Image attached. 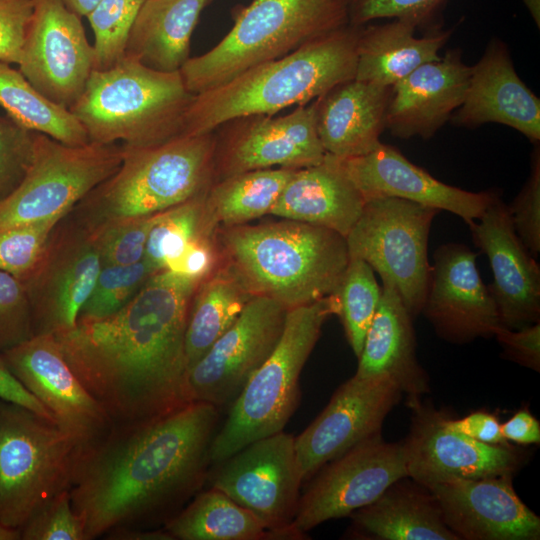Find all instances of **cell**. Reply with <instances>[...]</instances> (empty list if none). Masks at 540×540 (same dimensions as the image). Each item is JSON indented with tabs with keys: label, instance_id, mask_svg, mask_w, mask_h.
<instances>
[{
	"label": "cell",
	"instance_id": "26",
	"mask_svg": "<svg viewBox=\"0 0 540 540\" xmlns=\"http://www.w3.org/2000/svg\"><path fill=\"white\" fill-rule=\"evenodd\" d=\"M470 74L456 49L417 67L391 87L386 128L403 139L431 138L463 103Z\"/></svg>",
	"mask_w": 540,
	"mask_h": 540
},
{
	"label": "cell",
	"instance_id": "8",
	"mask_svg": "<svg viewBox=\"0 0 540 540\" xmlns=\"http://www.w3.org/2000/svg\"><path fill=\"white\" fill-rule=\"evenodd\" d=\"M338 310L335 294L288 309L277 345L231 404L223 426L213 437L211 464L256 440L284 431L298 405L302 369L323 324Z\"/></svg>",
	"mask_w": 540,
	"mask_h": 540
},
{
	"label": "cell",
	"instance_id": "17",
	"mask_svg": "<svg viewBox=\"0 0 540 540\" xmlns=\"http://www.w3.org/2000/svg\"><path fill=\"white\" fill-rule=\"evenodd\" d=\"M411 424L403 444L408 477L425 487L455 479L514 474L523 463L520 451L489 445L452 430L449 415L422 399L407 404Z\"/></svg>",
	"mask_w": 540,
	"mask_h": 540
},
{
	"label": "cell",
	"instance_id": "40",
	"mask_svg": "<svg viewBox=\"0 0 540 540\" xmlns=\"http://www.w3.org/2000/svg\"><path fill=\"white\" fill-rule=\"evenodd\" d=\"M154 273L143 259L133 264L102 266L77 321L97 320L117 312Z\"/></svg>",
	"mask_w": 540,
	"mask_h": 540
},
{
	"label": "cell",
	"instance_id": "7",
	"mask_svg": "<svg viewBox=\"0 0 540 540\" xmlns=\"http://www.w3.org/2000/svg\"><path fill=\"white\" fill-rule=\"evenodd\" d=\"M349 23L347 0H253L227 35L180 69L189 92L219 86Z\"/></svg>",
	"mask_w": 540,
	"mask_h": 540
},
{
	"label": "cell",
	"instance_id": "56",
	"mask_svg": "<svg viewBox=\"0 0 540 540\" xmlns=\"http://www.w3.org/2000/svg\"><path fill=\"white\" fill-rule=\"evenodd\" d=\"M537 27H540V0H522Z\"/></svg>",
	"mask_w": 540,
	"mask_h": 540
},
{
	"label": "cell",
	"instance_id": "52",
	"mask_svg": "<svg viewBox=\"0 0 540 540\" xmlns=\"http://www.w3.org/2000/svg\"><path fill=\"white\" fill-rule=\"evenodd\" d=\"M501 433L506 441L529 445L540 442V423L527 409L517 411L501 424Z\"/></svg>",
	"mask_w": 540,
	"mask_h": 540
},
{
	"label": "cell",
	"instance_id": "25",
	"mask_svg": "<svg viewBox=\"0 0 540 540\" xmlns=\"http://www.w3.org/2000/svg\"><path fill=\"white\" fill-rule=\"evenodd\" d=\"M456 126L499 123L540 140V100L518 76L507 46L493 38L471 66L465 99L452 114Z\"/></svg>",
	"mask_w": 540,
	"mask_h": 540
},
{
	"label": "cell",
	"instance_id": "50",
	"mask_svg": "<svg viewBox=\"0 0 540 540\" xmlns=\"http://www.w3.org/2000/svg\"><path fill=\"white\" fill-rule=\"evenodd\" d=\"M447 424L452 430L484 444H509L502 436L498 418L485 411H475L460 419L449 417Z\"/></svg>",
	"mask_w": 540,
	"mask_h": 540
},
{
	"label": "cell",
	"instance_id": "36",
	"mask_svg": "<svg viewBox=\"0 0 540 540\" xmlns=\"http://www.w3.org/2000/svg\"><path fill=\"white\" fill-rule=\"evenodd\" d=\"M0 105L10 118L33 132L70 146L90 142L85 128L69 109L49 100L19 70L1 61Z\"/></svg>",
	"mask_w": 540,
	"mask_h": 540
},
{
	"label": "cell",
	"instance_id": "31",
	"mask_svg": "<svg viewBox=\"0 0 540 540\" xmlns=\"http://www.w3.org/2000/svg\"><path fill=\"white\" fill-rule=\"evenodd\" d=\"M417 25L406 19L361 26L355 79L392 87L422 64L441 59L439 51L451 30L416 37Z\"/></svg>",
	"mask_w": 540,
	"mask_h": 540
},
{
	"label": "cell",
	"instance_id": "35",
	"mask_svg": "<svg viewBox=\"0 0 540 540\" xmlns=\"http://www.w3.org/2000/svg\"><path fill=\"white\" fill-rule=\"evenodd\" d=\"M163 529L174 540L277 539L256 515L213 487L197 493Z\"/></svg>",
	"mask_w": 540,
	"mask_h": 540
},
{
	"label": "cell",
	"instance_id": "11",
	"mask_svg": "<svg viewBox=\"0 0 540 540\" xmlns=\"http://www.w3.org/2000/svg\"><path fill=\"white\" fill-rule=\"evenodd\" d=\"M122 144H63L35 133L32 163L20 185L0 202V232L65 216L119 168Z\"/></svg>",
	"mask_w": 540,
	"mask_h": 540
},
{
	"label": "cell",
	"instance_id": "48",
	"mask_svg": "<svg viewBox=\"0 0 540 540\" xmlns=\"http://www.w3.org/2000/svg\"><path fill=\"white\" fill-rule=\"evenodd\" d=\"M34 0H0V61L19 64Z\"/></svg>",
	"mask_w": 540,
	"mask_h": 540
},
{
	"label": "cell",
	"instance_id": "45",
	"mask_svg": "<svg viewBox=\"0 0 540 540\" xmlns=\"http://www.w3.org/2000/svg\"><path fill=\"white\" fill-rule=\"evenodd\" d=\"M34 335L31 306L23 283L0 270V353Z\"/></svg>",
	"mask_w": 540,
	"mask_h": 540
},
{
	"label": "cell",
	"instance_id": "21",
	"mask_svg": "<svg viewBox=\"0 0 540 540\" xmlns=\"http://www.w3.org/2000/svg\"><path fill=\"white\" fill-rule=\"evenodd\" d=\"M13 376L45 406L56 422L83 444L112 421L65 359L52 334H36L0 353Z\"/></svg>",
	"mask_w": 540,
	"mask_h": 540
},
{
	"label": "cell",
	"instance_id": "13",
	"mask_svg": "<svg viewBox=\"0 0 540 540\" xmlns=\"http://www.w3.org/2000/svg\"><path fill=\"white\" fill-rule=\"evenodd\" d=\"M404 477L408 473L403 444L387 442L378 433L317 471L300 496L291 528L304 538L321 523L371 504Z\"/></svg>",
	"mask_w": 540,
	"mask_h": 540
},
{
	"label": "cell",
	"instance_id": "54",
	"mask_svg": "<svg viewBox=\"0 0 540 540\" xmlns=\"http://www.w3.org/2000/svg\"><path fill=\"white\" fill-rule=\"evenodd\" d=\"M68 9L77 15L87 16L101 0H61Z\"/></svg>",
	"mask_w": 540,
	"mask_h": 540
},
{
	"label": "cell",
	"instance_id": "32",
	"mask_svg": "<svg viewBox=\"0 0 540 540\" xmlns=\"http://www.w3.org/2000/svg\"><path fill=\"white\" fill-rule=\"evenodd\" d=\"M211 0H145L132 25L125 57L161 72L180 71L192 33Z\"/></svg>",
	"mask_w": 540,
	"mask_h": 540
},
{
	"label": "cell",
	"instance_id": "27",
	"mask_svg": "<svg viewBox=\"0 0 540 540\" xmlns=\"http://www.w3.org/2000/svg\"><path fill=\"white\" fill-rule=\"evenodd\" d=\"M381 289L354 375L390 379L408 404L429 392V377L417 359L413 317L391 284L382 282Z\"/></svg>",
	"mask_w": 540,
	"mask_h": 540
},
{
	"label": "cell",
	"instance_id": "29",
	"mask_svg": "<svg viewBox=\"0 0 540 540\" xmlns=\"http://www.w3.org/2000/svg\"><path fill=\"white\" fill-rule=\"evenodd\" d=\"M364 204L342 160L326 153L319 164L294 172L270 214L328 228L346 238Z\"/></svg>",
	"mask_w": 540,
	"mask_h": 540
},
{
	"label": "cell",
	"instance_id": "24",
	"mask_svg": "<svg viewBox=\"0 0 540 540\" xmlns=\"http://www.w3.org/2000/svg\"><path fill=\"white\" fill-rule=\"evenodd\" d=\"M365 202L380 197L409 200L449 211L471 226L498 194L471 192L443 183L410 162L395 147L380 143L368 154L341 159Z\"/></svg>",
	"mask_w": 540,
	"mask_h": 540
},
{
	"label": "cell",
	"instance_id": "44",
	"mask_svg": "<svg viewBox=\"0 0 540 540\" xmlns=\"http://www.w3.org/2000/svg\"><path fill=\"white\" fill-rule=\"evenodd\" d=\"M35 133L0 116V202L24 179L34 156Z\"/></svg>",
	"mask_w": 540,
	"mask_h": 540
},
{
	"label": "cell",
	"instance_id": "16",
	"mask_svg": "<svg viewBox=\"0 0 540 540\" xmlns=\"http://www.w3.org/2000/svg\"><path fill=\"white\" fill-rule=\"evenodd\" d=\"M287 311L273 299L254 296L231 327L188 371L189 401L208 403L219 410L231 406L277 345Z\"/></svg>",
	"mask_w": 540,
	"mask_h": 540
},
{
	"label": "cell",
	"instance_id": "6",
	"mask_svg": "<svg viewBox=\"0 0 540 540\" xmlns=\"http://www.w3.org/2000/svg\"><path fill=\"white\" fill-rule=\"evenodd\" d=\"M193 97L180 71L161 72L124 57L109 69L93 70L69 110L91 142L148 147L181 135Z\"/></svg>",
	"mask_w": 540,
	"mask_h": 540
},
{
	"label": "cell",
	"instance_id": "9",
	"mask_svg": "<svg viewBox=\"0 0 540 540\" xmlns=\"http://www.w3.org/2000/svg\"><path fill=\"white\" fill-rule=\"evenodd\" d=\"M82 445L56 421L0 399V522L21 529L69 489Z\"/></svg>",
	"mask_w": 540,
	"mask_h": 540
},
{
	"label": "cell",
	"instance_id": "10",
	"mask_svg": "<svg viewBox=\"0 0 540 540\" xmlns=\"http://www.w3.org/2000/svg\"><path fill=\"white\" fill-rule=\"evenodd\" d=\"M439 211L395 197L371 199L346 236L349 256L363 259L391 284L413 319L428 287V237Z\"/></svg>",
	"mask_w": 540,
	"mask_h": 540
},
{
	"label": "cell",
	"instance_id": "20",
	"mask_svg": "<svg viewBox=\"0 0 540 540\" xmlns=\"http://www.w3.org/2000/svg\"><path fill=\"white\" fill-rule=\"evenodd\" d=\"M477 253L460 243L433 254L421 313L437 335L453 344L494 336L501 326L496 303L476 266Z\"/></svg>",
	"mask_w": 540,
	"mask_h": 540
},
{
	"label": "cell",
	"instance_id": "3",
	"mask_svg": "<svg viewBox=\"0 0 540 540\" xmlns=\"http://www.w3.org/2000/svg\"><path fill=\"white\" fill-rule=\"evenodd\" d=\"M220 263L253 296L287 309L336 292L349 261L346 238L328 228L289 219L220 227Z\"/></svg>",
	"mask_w": 540,
	"mask_h": 540
},
{
	"label": "cell",
	"instance_id": "5",
	"mask_svg": "<svg viewBox=\"0 0 540 540\" xmlns=\"http://www.w3.org/2000/svg\"><path fill=\"white\" fill-rule=\"evenodd\" d=\"M119 168L69 211L88 230L156 214L203 195L214 183L215 133L123 146Z\"/></svg>",
	"mask_w": 540,
	"mask_h": 540
},
{
	"label": "cell",
	"instance_id": "34",
	"mask_svg": "<svg viewBox=\"0 0 540 540\" xmlns=\"http://www.w3.org/2000/svg\"><path fill=\"white\" fill-rule=\"evenodd\" d=\"M297 169L247 171L214 182L204 196L203 220L208 235L220 227L246 224L270 214Z\"/></svg>",
	"mask_w": 540,
	"mask_h": 540
},
{
	"label": "cell",
	"instance_id": "4",
	"mask_svg": "<svg viewBox=\"0 0 540 540\" xmlns=\"http://www.w3.org/2000/svg\"><path fill=\"white\" fill-rule=\"evenodd\" d=\"M361 26L350 23L281 58L256 65L229 81L194 95L180 136L214 132L234 118L277 114L306 105L336 85L354 79Z\"/></svg>",
	"mask_w": 540,
	"mask_h": 540
},
{
	"label": "cell",
	"instance_id": "1",
	"mask_svg": "<svg viewBox=\"0 0 540 540\" xmlns=\"http://www.w3.org/2000/svg\"><path fill=\"white\" fill-rule=\"evenodd\" d=\"M219 409L190 402L143 422L112 424L82 445L69 493L85 540L164 523L208 477Z\"/></svg>",
	"mask_w": 540,
	"mask_h": 540
},
{
	"label": "cell",
	"instance_id": "49",
	"mask_svg": "<svg viewBox=\"0 0 540 540\" xmlns=\"http://www.w3.org/2000/svg\"><path fill=\"white\" fill-rule=\"evenodd\" d=\"M494 337L502 347L504 357L521 366L540 371V323L519 329L499 326Z\"/></svg>",
	"mask_w": 540,
	"mask_h": 540
},
{
	"label": "cell",
	"instance_id": "12",
	"mask_svg": "<svg viewBox=\"0 0 540 540\" xmlns=\"http://www.w3.org/2000/svg\"><path fill=\"white\" fill-rule=\"evenodd\" d=\"M215 465L210 487L256 515L277 539H303L291 528L303 483L291 434L256 440Z\"/></svg>",
	"mask_w": 540,
	"mask_h": 540
},
{
	"label": "cell",
	"instance_id": "14",
	"mask_svg": "<svg viewBox=\"0 0 540 540\" xmlns=\"http://www.w3.org/2000/svg\"><path fill=\"white\" fill-rule=\"evenodd\" d=\"M68 213L53 228L42 258L22 282L35 335L56 334L76 325L102 267L91 232Z\"/></svg>",
	"mask_w": 540,
	"mask_h": 540
},
{
	"label": "cell",
	"instance_id": "47",
	"mask_svg": "<svg viewBox=\"0 0 540 540\" xmlns=\"http://www.w3.org/2000/svg\"><path fill=\"white\" fill-rule=\"evenodd\" d=\"M446 0H347L349 23L364 26L371 20L400 18L417 26L427 22Z\"/></svg>",
	"mask_w": 540,
	"mask_h": 540
},
{
	"label": "cell",
	"instance_id": "18",
	"mask_svg": "<svg viewBox=\"0 0 540 540\" xmlns=\"http://www.w3.org/2000/svg\"><path fill=\"white\" fill-rule=\"evenodd\" d=\"M80 16L61 0H34L19 71L45 97L70 109L94 70Z\"/></svg>",
	"mask_w": 540,
	"mask_h": 540
},
{
	"label": "cell",
	"instance_id": "51",
	"mask_svg": "<svg viewBox=\"0 0 540 540\" xmlns=\"http://www.w3.org/2000/svg\"><path fill=\"white\" fill-rule=\"evenodd\" d=\"M0 399L24 406L54 420L52 414L10 372L0 356Z\"/></svg>",
	"mask_w": 540,
	"mask_h": 540
},
{
	"label": "cell",
	"instance_id": "39",
	"mask_svg": "<svg viewBox=\"0 0 540 540\" xmlns=\"http://www.w3.org/2000/svg\"><path fill=\"white\" fill-rule=\"evenodd\" d=\"M145 0H101L86 16L93 30L94 70H106L125 57L129 34Z\"/></svg>",
	"mask_w": 540,
	"mask_h": 540
},
{
	"label": "cell",
	"instance_id": "33",
	"mask_svg": "<svg viewBox=\"0 0 540 540\" xmlns=\"http://www.w3.org/2000/svg\"><path fill=\"white\" fill-rule=\"evenodd\" d=\"M253 297L221 263L198 283L191 298L185 334L188 371L231 327Z\"/></svg>",
	"mask_w": 540,
	"mask_h": 540
},
{
	"label": "cell",
	"instance_id": "22",
	"mask_svg": "<svg viewBox=\"0 0 540 540\" xmlns=\"http://www.w3.org/2000/svg\"><path fill=\"white\" fill-rule=\"evenodd\" d=\"M512 478L455 479L427 488L459 540H538L540 518L519 498Z\"/></svg>",
	"mask_w": 540,
	"mask_h": 540
},
{
	"label": "cell",
	"instance_id": "46",
	"mask_svg": "<svg viewBox=\"0 0 540 540\" xmlns=\"http://www.w3.org/2000/svg\"><path fill=\"white\" fill-rule=\"evenodd\" d=\"M509 215L520 240L537 257L540 253V149L531 155L530 173L510 205Z\"/></svg>",
	"mask_w": 540,
	"mask_h": 540
},
{
	"label": "cell",
	"instance_id": "55",
	"mask_svg": "<svg viewBox=\"0 0 540 540\" xmlns=\"http://www.w3.org/2000/svg\"><path fill=\"white\" fill-rule=\"evenodd\" d=\"M0 540H21V531L0 522Z\"/></svg>",
	"mask_w": 540,
	"mask_h": 540
},
{
	"label": "cell",
	"instance_id": "15",
	"mask_svg": "<svg viewBox=\"0 0 540 540\" xmlns=\"http://www.w3.org/2000/svg\"><path fill=\"white\" fill-rule=\"evenodd\" d=\"M214 133V182L275 166L301 169L319 164L326 155L317 133L315 100L282 116L234 118Z\"/></svg>",
	"mask_w": 540,
	"mask_h": 540
},
{
	"label": "cell",
	"instance_id": "53",
	"mask_svg": "<svg viewBox=\"0 0 540 540\" xmlns=\"http://www.w3.org/2000/svg\"><path fill=\"white\" fill-rule=\"evenodd\" d=\"M104 536L109 540H174L163 528H115Z\"/></svg>",
	"mask_w": 540,
	"mask_h": 540
},
{
	"label": "cell",
	"instance_id": "28",
	"mask_svg": "<svg viewBox=\"0 0 540 540\" xmlns=\"http://www.w3.org/2000/svg\"><path fill=\"white\" fill-rule=\"evenodd\" d=\"M390 94L391 87L354 78L315 99L316 128L325 152L348 159L377 148L386 129Z\"/></svg>",
	"mask_w": 540,
	"mask_h": 540
},
{
	"label": "cell",
	"instance_id": "23",
	"mask_svg": "<svg viewBox=\"0 0 540 540\" xmlns=\"http://www.w3.org/2000/svg\"><path fill=\"white\" fill-rule=\"evenodd\" d=\"M469 226L475 244L491 266L488 286L501 325L519 329L540 319V268L515 232L508 207L497 194Z\"/></svg>",
	"mask_w": 540,
	"mask_h": 540
},
{
	"label": "cell",
	"instance_id": "19",
	"mask_svg": "<svg viewBox=\"0 0 540 540\" xmlns=\"http://www.w3.org/2000/svg\"><path fill=\"white\" fill-rule=\"evenodd\" d=\"M388 378L356 375L335 391L311 424L294 437L303 482L360 442L381 433L383 422L402 397Z\"/></svg>",
	"mask_w": 540,
	"mask_h": 540
},
{
	"label": "cell",
	"instance_id": "30",
	"mask_svg": "<svg viewBox=\"0 0 540 540\" xmlns=\"http://www.w3.org/2000/svg\"><path fill=\"white\" fill-rule=\"evenodd\" d=\"M357 534L377 540H459L429 489L404 477L350 515Z\"/></svg>",
	"mask_w": 540,
	"mask_h": 540
},
{
	"label": "cell",
	"instance_id": "37",
	"mask_svg": "<svg viewBox=\"0 0 540 540\" xmlns=\"http://www.w3.org/2000/svg\"><path fill=\"white\" fill-rule=\"evenodd\" d=\"M334 294L339 302L337 315L348 343L358 358L378 308L382 289L371 266L359 257L349 256L342 280Z\"/></svg>",
	"mask_w": 540,
	"mask_h": 540
},
{
	"label": "cell",
	"instance_id": "2",
	"mask_svg": "<svg viewBox=\"0 0 540 540\" xmlns=\"http://www.w3.org/2000/svg\"><path fill=\"white\" fill-rule=\"evenodd\" d=\"M200 281L160 270L117 312L52 334L112 424L148 421L190 403L185 334Z\"/></svg>",
	"mask_w": 540,
	"mask_h": 540
},
{
	"label": "cell",
	"instance_id": "43",
	"mask_svg": "<svg viewBox=\"0 0 540 540\" xmlns=\"http://www.w3.org/2000/svg\"><path fill=\"white\" fill-rule=\"evenodd\" d=\"M20 531L21 540H85L84 525L72 506L69 489L41 506Z\"/></svg>",
	"mask_w": 540,
	"mask_h": 540
},
{
	"label": "cell",
	"instance_id": "41",
	"mask_svg": "<svg viewBox=\"0 0 540 540\" xmlns=\"http://www.w3.org/2000/svg\"><path fill=\"white\" fill-rule=\"evenodd\" d=\"M168 210L105 224L89 230L99 250L102 266L133 264L141 261L152 228Z\"/></svg>",
	"mask_w": 540,
	"mask_h": 540
},
{
	"label": "cell",
	"instance_id": "38",
	"mask_svg": "<svg viewBox=\"0 0 540 540\" xmlns=\"http://www.w3.org/2000/svg\"><path fill=\"white\" fill-rule=\"evenodd\" d=\"M204 196L169 209L152 228L143 260L155 273L169 269L200 238L211 236L206 233L203 223Z\"/></svg>",
	"mask_w": 540,
	"mask_h": 540
},
{
	"label": "cell",
	"instance_id": "42",
	"mask_svg": "<svg viewBox=\"0 0 540 540\" xmlns=\"http://www.w3.org/2000/svg\"><path fill=\"white\" fill-rule=\"evenodd\" d=\"M62 217L22 224L1 231L0 270L21 282L26 280L42 258L50 234Z\"/></svg>",
	"mask_w": 540,
	"mask_h": 540
}]
</instances>
